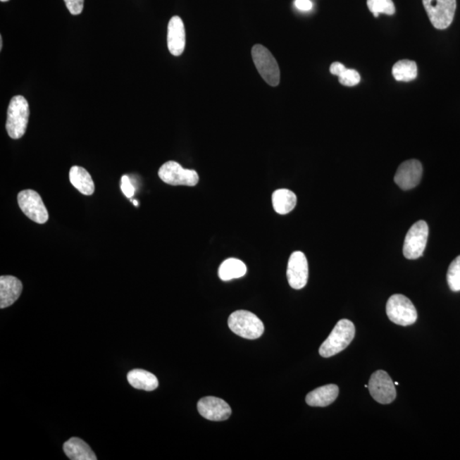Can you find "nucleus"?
Wrapping results in <instances>:
<instances>
[{
    "label": "nucleus",
    "mask_w": 460,
    "mask_h": 460,
    "mask_svg": "<svg viewBox=\"0 0 460 460\" xmlns=\"http://www.w3.org/2000/svg\"><path fill=\"white\" fill-rule=\"evenodd\" d=\"M355 335L356 328L352 321L347 319L340 320L328 339L321 345L320 355L328 358L343 352L351 344Z\"/></svg>",
    "instance_id": "nucleus-1"
},
{
    "label": "nucleus",
    "mask_w": 460,
    "mask_h": 460,
    "mask_svg": "<svg viewBox=\"0 0 460 460\" xmlns=\"http://www.w3.org/2000/svg\"><path fill=\"white\" fill-rule=\"evenodd\" d=\"M30 116V105L25 97L23 96L12 97L8 108L6 125L8 135L12 139H19L25 134Z\"/></svg>",
    "instance_id": "nucleus-2"
},
{
    "label": "nucleus",
    "mask_w": 460,
    "mask_h": 460,
    "mask_svg": "<svg viewBox=\"0 0 460 460\" xmlns=\"http://www.w3.org/2000/svg\"><path fill=\"white\" fill-rule=\"evenodd\" d=\"M228 324L236 335L247 340L259 339L264 332L262 321L250 311H237L232 313Z\"/></svg>",
    "instance_id": "nucleus-3"
},
{
    "label": "nucleus",
    "mask_w": 460,
    "mask_h": 460,
    "mask_svg": "<svg viewBox=\"0 0 460 460\" xmlns=\"http://www.w3.org/2000/svg\"><path fill=\"white\" fill-rule=\"evenodd\" d=\"M386 314L393 323L408 327L416 323L418 313L409 298L402 294L390 297L386 304Z\"/></svg>",
    "instance_id": "nucleus-4"
},
{
    "label": "nucleus",
    "mask_w": 460,
    "mask_h": 460,
    "mask_svg": "<svg viewBox=\"0 0 460 460\" xmlns=\"http://www.w3.org/2000/svg\"><path fill=\"white\" fill-rule=\"evenodd\" d=\"M252 59L256 69L271 87H278L280 84V68L274 56L262 44H255L251 50Z\"/></svg>",
    "instance_id": "nucleus-5"
},
{
    "label": "nucleus",
    "mask_w": 460,
    "mask_h": 460,
    "mask_svg": "<svg viewBox=\"0 0 460 460\" xmlns=\"http://www.w3.org/2000/svg\"><path fill=\"white\" fill-rule=\"evenodd\" d=\"M423 4L431 23L437 30H446L453 23L456 0H423Z\"/></svg>",
    "instance_id": "nucleus-6"
},
{
    "label": "nucleus",
    "mask_w": 460,
    "mask_h": 460,
    "mask_svg": "<svg viewBox=\"0 0 460 460\" xmlns=\"http://www.w3.org/2000/svg\"><path fill=\"white\" fill-rule=\"evenodd\" d=\"M429 226L425 221H418L410 228L403 245V255L406 259L414 260L424 254L428 242Z\"/></svg>",
    "instance_id": "nucleus-7"
},
{
    "label": "nucleus",
    "mask_w": 460,
    "mask_h": 460,
    "mask_svg": "<svg viewBox=\"0 0 460 460\" xmlns=\"http://www.w3.org/2000/svg\"><path fill=\"white\" fill-rule=\"evenodd\" d=\"M158 177L168 185L193 187L199 182V175L194 170L185 169L176 161L166 162L158 170Z\"/></svg>",
    "instance_id": "nucleus-8"
},
{
    "label": "nucleus",
    "mask_w": 460,
    "mask_h": 460,
    "mask_svg": "<svg viewBox=\"0 0 460 460\" xmlns=\"http://www.w3.org/2000/svg\"><path fill=\"white\" fill-rule=\"evenodd\" d=\"M18 204L27 217L39 225L46 223L49 214L40 195L32 189L21 191L18 197Z\"/></svg>",
    "instance_id": "nucleus-9"
},
{
    "label": "nucleus",
    "mask_w": 460,
    "mask_h": 460,
    "mask_svg": "<svg viewBox=\"0 0 460 460\" xmlns=\"http://www.w3.org/2000/svg\"><path fill=\"white\" fill-rule=\"evenodd\" d=\"M368 390L374 400L380 404H390L397 397V390L392 378L383 370L372 374Z\"/></svg>",
    "instance_id": "nucleus-10"
},
{
    "label": "nucleus",
    "mask_w": 460,
    "mask_h": 460,
    "mask_svg": "<svg viewBox=\"0 0 460 460\" xmlns=\"http://www.w3.org/2000/svg\"><path fill=\"white\" fill-rule=\"evenodd\" d=\"M287 276L289 285L299 290L306 286L309 278V266L306 256L302 251L293 252L289 259Z\"/></svg>",
    "instance_id": "nucleus-11"
},
{
    "label": "nucleus",
    "mask_w": 460,
    "mask_h": 460,
    "mask_svg": "<svg viewBox=\"0 0 460 460\" xmlns=\"http://www.w3.org/2000/svg\"><path fill=\"white\" fill-rule=\"evenodd\" d=\"M422 175L423 166L421 161L409 160L399 166L394 181L402 189L409 190L419 185Z\"/></svg>",
    "instance_id": "nucleus-12"
},
{
    "label": "nucleus",
    "mask_w": 460,
    "mask_h": 460,
    "mask_svg": "<svg viewBox=\"0 0 460 460\" xmlns=\"http://www.w3.org/2000/svg\"><path fill=\"white\" fill-rule=\"evenodd\" d=\"M197 409L203 418L211 421H225L230 417L231 409L222 399L206 397L199 401Z\"/></svg>",
    "instance_id": "nucleus-13"
},
{
    "label": "nucleus",
    "mask_w": 460,
    "mask_h": 460,
    "mask_svg": "<svg viewBox=\"0 0 460 460\" xmlns=\"http://www.w3.org/2000/svg\"><path fill=\"white\" fill-rule=\"evenodd\" d=\"M168 44L170 54L175 56H181L185 51L186 44V34L185 24L181 18L173 16L168 24Z\"/></svg>",
    "instance_id": "nucleus-14"
},
{
    "label": "nucleus",
    "mask_w": 460,
    "mask_h": 460,
    "mask_svg": "<svg viewBox=\"0 0 460 460\" xmlns=\"http://www.w3.org/2000/svg\"><path fill=\"white\" fill-rule=\"evenodd\" d=\"M21 280L11 275L0 278V308L5 309L13 304L23 292Z\"/></svg>",
    "instance_id": "nucleus-15"
},
{
    "label": "nucleus",
    "mask_w": 460,
    "mask_h": 460,
    "mask_svg": "<svg viewBox=\"0 0 460 460\" xmlns=\"http://www.w3.org/2000/svg\"><path fill=\"white\" fill-rule=\"evenodd\" d=\"M340 389L336 385H328L321 386L313 392H309L305 401L311 406H328L336 401L339 397Z\"/></svg>",
    "instance_id": "nucleus-16"
},
{
    "label": "nucleus",
    "mask_w": 460,
    "mask_h": 460,
    "mask_svg": "<svg viewBox=\"0 0 460 460\" xmlns=\"http://www.w3.org/2000/svg\"><path fill=\"white\" fill-rule=\"evenodd\" d=\"M64 453L72 460H96L97 456L83 440L72 437L63 445Z\"/></svg>",
    "instance_id": "nucleus-17"
},
{
    "label": "nucleus",
    "mask_w": 460,
    "mask_h": 460,
    "mask_svg": "<svg viewBox=\"0 0 460 460\" xmlns=\"http://www.w3.org/2000/svg\"><path fill=\"white\" fill-rule=\"evenodd\" d=\"M69 179L72 185L78 189L81 194L92 195L94 193L95 185L91 175L80 166H73L69 172Z\"/></svg>",
    "instance_id": "nucleus-18"
},
{
    "label": "nucleus",
    "mask_w": 460,
    "mask_h": 460,
    "mask_svg": "<svg viewBox=\"0 0 460 460\" xmlns=\"http://www.w3.org/2000/svg\"><path fill=\"white\" fill-rule=\"evenodd\" d=\"M129 384L133 388L152 392L158 386V378L153 373L142 369H134L128 374Z\"/></svg>",
    "instance_id": "nucleus-19"
},
{
    "label": "nucleus",
    "mask_w": 460,
    "mask_h": 460,
    "mask_svg": "<svg viewBox=\"0 0 460 460\" xmlns=\"http://www.w3.org/2000/svg\"><path fill=\"white\" fill-rule=\"evenodd\" d=\"M272 203L276 213L286 215L295 209L297 197L291 190L278 189L272 195Z\"/></svg>",
    "instance_id": "nucleus-20"
},
{
    "label": "nucleus",
    "mask_w": 460,
    "mask_h": 460,
    "mask_svg": "<svg viewBox=\"0 0 460 460\" xmlns=\"http://www.w3.org/2000/svg\"><path fill=\"white\" fill-rule=\"evenodd\" d=\"M247 273V266L241 260L236 259H229L223 262L219 267L218 275L222 280H230L238 279L245 275Z\"/></svg>",
    "instance_id": "nucleus-21"
},
{
    "label": "nucleus",
    "mask_w": 460,
    "mask_h": 460,
    "mask_svg": "<svg viewBox=\"0 0 460 460\" xmlns=\"http://www.w3.org/2000/svg\"><path fill=\"white\" fill-rule=\"evenodd\" d=\"M392 75L397 81L409 82L417 78V64L414 61L406 59L399 61L393 66Z\"/></svg>",
    "instance_id": "nucleus-22"
},
{
    "label": "nucleus",
    "mask_w": 460,
    "mask_h": 460,
    "mask_svg": "<svg viewBox=\"0 0 460 460\" xmlns=\"http://www.w3.org/2000/svg\"><path fill=\"white\" fill-rule=\"evenodd\" d=\"M332 75L339 76L340 83L345 87H355L360 83L359 73L354 69L345 68L344 64L333 63L330 67Z\"/></svg>",
    "instance_id": "nucleus-23"
},
{
    "label": "nucleus",
    "mask_w": 460,
    "mask_h": 460,
    "mask_svg": "<svg viewBox=\"0 0 460 460\" xmlns=\"http://www.w3.org/2000/svg\"><path fill=\"white\" fill-rule=\"evenodd\" d=\"M366 4L375 18L380 13L390 15L396 13V7L392 0H368Z\"/></svg>",
    "instance_id": "nucleus-24"
},
{
    "label": "nucleus",
    "mask_w": 460,
    "mask_h": 460,
    "mask_svg": "<svg viewBox=\"0 0 460 460\" xmlns=\"http://www.w3.org/2000/svg\"><path fill=\"white\" fill-rule=\"evenodd\" d=\"M447 280L453 292H460V256L451 263L447 271Z\"/></svg>",
    "instance_id": "nucleus-25"
},
{
    "label": "nucleus",
    "mask_w": 460,
    "mask_h": 460,
    "mask_svg": "<svg viewBox=\"0 0 460 460\" xmlns=\"http://www.w3.org/2000/svg\"><path fill=\"white\" fill-rule=\"evenodd\" d=\"M68 10L73 15H80L84 9V0H64Z\"/></svg>",
    "instance_id": "nucleus-26"
},
{
    "label": "nucleus",
    "mask_w": 460,
    "mask_h": 460,
    "mask_svg": "<svg viewBox=\"0 0 460 460\" xmlns=\"http://www.w3.org/2000/svg\"><path fill=\"white\" fill-rule=\"evenodd\" d=\"M121 190L125 197L128 198H132L135 194V189H134L129 177L126 176V175L121 178Z\"/></svg>",
    "instance_id": "nucleus-27"
},
{
    "label": "nucleus",
    "mask_w": 460,
    "mask_h": 460,
    "mask_svg": "<svg viewBox=\"0 0 460 460\" xmlns=\"http://www.w3.org/2000/svg\"><path fill=\"white\" fill-rule=\"evenodd\" d=\"M294 4L299 10L303 11H311L313 8V4L311 0H295Z\"/></svg>",
    "instance_id": "nucleus-28"
},
{
    "label": "nucleus",
    "mask_w": 460,
    "mask_h": 460,
    "mask_svg": "<svg viewBox=\"0 0 460 460\" xmlns=\"http://www.w3.org/2000/svg\"><path fill=\"white\" fill-rule=\"evenodd\" d=\"M2 48H3V39H2V36H0V49H1L2 50Z\"/></svg>",
    "instance_id": "nucleus-29"
},
{
    "label": "nucleus",
    "mask_w": 460,
    "mask_h": 460,
    "mask_svg": "<svg viewBox=\"0 0 460 460\" xmlns=\"http://www.w3.org/2000/svg\"><path fill=\"white\" fill-rule=\"evenodd\" d=\"M132 203H133L134 206H138V202H137V201H132Z\"/></svg>",
    "instance_id": "nucleus-30"
},
{
    "label": "nucleus",
    "mask_w": 460,
    "mask_h": 460,
    "mask_svg": "<svg viewBox=\"0 0 460 460\" xmlns=\"http://www.w3.org/2000/svg\"><path fill=\"white\" fill-rule=\"evenodd\" d=\"M0 1H1V2H7V1H9V0H0Z\"/></svg>",
    "instance_id": "nucleus-31"
},
{
    "label": "nucleus",
    "mask_w": 460,
    "mask_h": 460,
    "mask_svg": "<svg viewBox=\"0 0 460 460\" xmlns=\"http://www.w3.org/2000/svg\"><path fill=\"white\" fill-rule=\"evenodd\" d=\"M399 383L398 382H394V385H398Z\"/></svg>",
    "instance_id": "nucleus-32"
}]
</instances>
